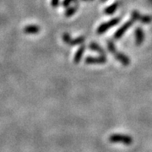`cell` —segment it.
Listing matches in <instances>:
<instances>
[{
    "label": "cell",
    "instance_id": "ac0fdd59",
    "mask_svg": "<svg viewBox=\"0 0 152 152\" xmlns=\"http://www.w3.org/2000/svg\"><path fill=\"white\" fill-rule=\"evenodd\" d=\"M92 1H93V0H92Z\"/></svg>",
    "mask_w": 152,
    "mask_h": 152
},
{
    "label": "cell",
    "instance_id": "ba28073f",
    "mask_svg": "<svg viewBox=\"0 0 152 152\" xmlns=\"http://www.w3.org/2000/svg\"><path fill=\"white\" fill-rule=\"evenodd\" d=\"M85 50H86V46L84 44H82L81 46L78 48L75 55V58H74L75 64H79L80 62L82 57H83V54L85 53Z\"/></svg>",
    "mask_w": 152,
    "mask_h": 152
},
{
    "label": "cell",
    "instance_id": "5b68a950",
    "mask_svg": "<svg viewBox=\"0 0 152 152\" xmlns=\"http://www.w3.org/2000/svg\"><path fill=\"white\" fill-rule=\"evenodd\" d=\"M107 62L106 56H99V57H91L88 56L85 59V63L86 64H102Z\"/></svg>",
    "mask_w": 152,
    "mask_h": 152
},
{
    "label": "cell",
    "instance_id": "5bb4252c",
    "mask_svg": "<svg viewBox=\"0 0 152 152\" xmlns=\"http://www.w3.org/2000/svg\"><path fill=\"white\" fill-rule=\"evenodd\" d=\"M72 2H75V3H77V0H64V2H63V6L67 7V6L69 5Z\"/></svg>",
    "mask_w": 152,
    "mask_h": 152
},
{
    "label": "cell",
    "instance_id": "7a4b0ae2",
    "mask_svg": "<svg viewBox=\"0 0 152 152\" xmlns=\"http://www.w3.org/2000/svg\"><path fill=\"white\" fill-rule=\"evenodd\" d=\"M109 141L112 143H123L124 145H129L133 144V138L129 135L126 134H113L109 136Z\"/></svg>",
    "mask_w": 152,
    "mask_h": 152
},
{
    "label": "cell",
    "instance_id": "e0dca14e",
    "mask_svg": "<svg viewBox=\"0 0 152 152\" xmlns=\"http://www.w3.org/2000/svg\"><path fill=\"white\" fill-rule=\"evenodd\" d=\"M83 1H86V0H83Z\"/></svg>",
    "mask_w": 152,
    "mask_h": 152
},
{
    "label": "cell",
    "instance_id": "7c38bea8",
    "mask_svg": "<svg viewBox=\"0 0 152 152\" xmlns=\"http://www.w3.org/2000/svg\"><path fill=\"white\" fill-rule=\"evenodd\" d=\"M78 8H79V5L74 6V7H71V8H69L68 10L66 11V13H65L66 16L69 17V16H72L73 15H75V14L76 13V11H77V10H78Z\"/></svg>",
    "mask_w": 152,
    "mask_h": 152
},
{
    "label": "cell",
    "instance_id": "277c9868",
    "mask_svg": "<svg viewBox=\"0 0 152 152\" xmlns=\"http://www.w3.org/2000/svg\"><path fill=\"white\" fill-rule=\"evenodd\" d=\"M131 19L134 20H139L143 24H150L152 22V17L150 15H142L138 11L134 10L131 12Z\"/></svg>",
    "mask_w": 152,
    "mask_h": 152
},
{
    "label": "cell",
    "instance_id": "8992f818",
    "mask_svg": "<svg viewBox=\"0 0 152 152\" xmlns=\"http://www.w3.org/2000/svg\"><path fill=\"white\" fill-rule=\"evenodd\" d=\"M134 37H135V45L137 47L141 46L145 40V34L143 31V29L140 26L135 28L134 31Z\"/></svg>",
    "mask_w": 152,
    "mask_h": 152
},
{
    "label": "cell",
    "instance_id": "30bf717a",
    "mask_svg": "<svg viewBox=\"0 0 152 152\" xmlns=\"http://www.w3.org/2000/svg\"><path fill=\"white\" fill-rule=\"evenodd\" d=\"M120 2H115L114 4L109 5L108 7H107L105 10H104V14L110 15H113L115 13V11L118 10V8L119 7Z\"/></svg>",
    "mask_w": 152,
    "mask_h": 152
},
{
    "label": "cell",
    "instance_id": "8fae6325",
    "mask_svg": "<svg viewBox=\"0 0 152 152\" xmlns=\"http://www.w3.org/2000/svg\"><path fill=\"white\" fill-rule=\"evenodd\" d=\"M86 41L85 37H79L76 39H70V41L69 42V45L70 46H76V45H82L84 43V42Z\"/></svg>",
    "mask_w": 152,
    "mask_h": 152
},
{
    "label": "cell",
    "instance_id": "4fadbf2b",
    "mask_svg": "<svg viewBox=\"0 0 152 152\" xmlns=\"http://www.w3.org/2000/svg\"><path fill=\"white\" fill-rule=\"evenodd\" d=\"M107 49H108L109 52L111 53H113V54L117 51L116 46H115V44L112 41H107Z\"/></svg>",
    "mask_w": 152,
    "mask_h": 152
},
{
    "label": "cell",
    "instance_id": "52a82bcc",
    "mask_svg": "<svg viewBox=\"0 0 152 152\" xmlns=\"http://www.w3.org/2000/svg\"><path fill=\"white\" fill-rule=\"evenodd\" d=\"M113 55L115 57V59L120 62L124 66H129L130 64V59L129 58V57L127 55L124 54L120 52H118V51H116Z\"/></svg>",
    "mask_w": 152,
    "mask_h": 152
},
{
    "label": "cell",
    "instance_id": "2e32d148",
    "mask_svg": "<svg viewBox=\"0 0 152 152\" xmlns=\"http://www.w3.org/2000/svg\"><path fill=\"white\" fill-rule=\"evenodd\" d=\"M104 1H107V0H101V2H104Z\"/></svg>",
    "mask_w": 152,
    "mask_h": 152
},
{
    "label": "cell",
    "instance_id": "3957f363",
    "mask_svg": "<svg viewBox=\"0 0 152 152\" xmlns=\"http://www.w3.org/2000/svg\"><path fill=\"white\" fill-rule=\"evenodd\" d=\"M135 20H134L133 19H131L129 20H128L127 22H125L124 24L121 26V27L116 31V32L114 33V39H116V40H118L120 38L122 37L124 35V33L129 29V28L134 25V23Z\"/></svg>",
    "mask_w": 152,
    "mask_h": 152
},
{
    "label": "cell",
    "instance_id": "9c48e42d",
    "mask_svg": "<svg viewBox=\"0 0 152 152\" xmlns=\"http://www.w3.org/2000/svg\"><path fill=\"white\" fill-rule=\"evenodd\" d=\"M88 48L91 49V50L94 51V52H96V53H97L99 54H101L102 56H106V53H105V51L102 49V48L100 47L96 42H91V43L89 44Z\"/></svg>",
    "mask_w": 152,
    "mask_h": 152
},
{
    "label": "cell",
    "instance_id": "9a60e30c",
    "mask_svg": "<svg viewBox=\"0 0 152 152\" xmlns=\"http://www.w3.org/2000/svg\"><path fill=\"white\" fill-rule=\"evenodd\" d=\"M58 4V0H53V5L57 6Z\"/></svg>",
    "mask_w": 152,
    "mask_h": 152
},
{
    "label": "cell",
    "instance_id": "6da1fadb",
    "mask_svg": "<svg viewBox=\"0 0 152 152\" xmlns=\"http://www.w3.org/2000/svg\"><path fill=\"white\" fill-rule=\"evenodd\" d=\"M121 21V17H116L114 19L110 20L107 22H104L102 24H101L98 28L96 29V34L98 35H102L103 33L107 32L110 28H113L116 26L119 22Z\"/></svg>",
    "mask_w": 152,
    "mask_h": 152
}]
</instances>
